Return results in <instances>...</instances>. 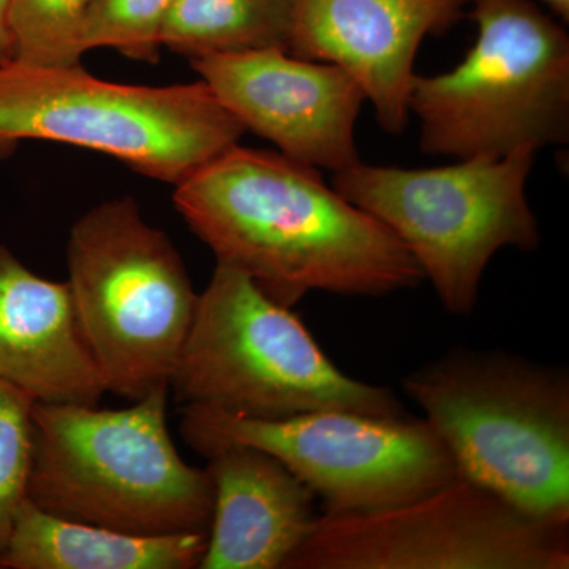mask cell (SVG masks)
Listing matches in <instances>:
<instances>
[{
  "mask_svg": "<svg viewBox=\"0 0 569 569\" xmlns=\"http://www.w3.org/2000/svg\"><path fill=\"white\" fill-rule=\"evenodd\" d=\"M190 230L277 305L312 291L381 298L425 282L413 254L317 168L234 144L176 186Z\"/></svg>",
  "mask_w": 569,
  "mask_h": 569,
  "instance_id": "1",
  "label": "cell"
},
{
  "mask_svg": "<svg viewBox=\"0 0 569 569\" xmlns=\"http://www.w3.org/2000/svg\"><path fill=\"white\" fill-rule=\"evenodd\" d=\"M403 391L460 478L523 515L569 527V376L507 351L455 350L403 378Z\"/></svg>",
  "mask_w": 569,
  "mask_h": 569,
  "instance_id": "2",
  "label": "cell"
},
{
  "mask_svg": "<svg viewBox=\"0 0 569 569\" xmlns=\"http://www.w3.org/2000/svg\"><path fill=\"white\" fill-rule=\"evenodd\" d=\"M168 389L122 410L33 403L28 500L56 518L160 537L208 533V470L179 456L167 422Z\"/></svg>",
  "mask_w": 569,
  "mask_h": 569,
  "instance_id": "3",
  "label": "cell"
},
{
  "mask_svg": "<svg viewBox=\"0 0 569 569\" xmlns=\"http://www.w3.org/2000/svg\"><path fill=\"white\" fill-rule=\"evenodd\" d=\"M170 388L183 407L266 421L320 410L407 415L391 389L347 376L293 309L223 263L198 295Z\"/></svg>",
  "mask_w": 569,
  "mask_h": 569,
  "instance_id": "4",
  "label": "cell"
},
{
  "mask_svg": "<svg viewBox=\"0 0 569 569\" xmlns=\"http://www.w3.org/2000/svg\"><path fill=\"white\" fill-rule=\"evenodd\" d=\"M244 133L201 80L153 88L100 80L80 63H0V159L22 141L63 142L178 186Z\"/></svg>",
  "mask_w": 569,
  "mask_h": 569,
  "instance_id": "5",
  "label": "cell"
},
{
  "mask_svg": "<svg viewBox=\"0 0 569 569\" xmlns=\"http://www.w3.org/2000/svg\"><path fill=\"white\" fill-rule=\"evenodd\" d=\"M478 37L445 73L417 74L410 114L429 156L466 160L569 141V36L531 0H471Z\"/></svg>",
  "mask_w": 569,
  "mask_h": 569,
  "instance_id": "6",
  "label": "cell"
},
{
  "mask_svg": "<svg viewBox=\"0 0 569 569\" xmlns=\"http://www.w3.org/2000/svg\"><path fill=\"white\" fill-rule=\"evenodd\" d=\"M67 268L108 391L137 402L170 388L198 306L171 239L132 197L116 198L71 227Z\"/></svg>",
  "mask_w": 569,
  "mask_h": 569,
  "instance_id": "7",
  "label": "cell"
},
{
  "mask_svg": "<svg viewBox=\"0 0 569 569\" xmlns=\"http://www.w3.org/2000/svg\"><path fill=\"white\" fill-rule=\"evenodd\" d=\"M537 152L475 157L436 168H397L359 160L331 186L376 217L413 254L425 280L452 316H470L498 250L531 252L541 242L527 198Z\"/></svg>",
  "mask_w": 569,
  "mask_h": 569,
  "instance_id": "8",
  "label": "cell"
},
{
  "mask_svg": "<svg viewBox=\"0 0 569 569\" xmlns=\"http://www.w3.org/2000/svg\"><path fill=\"white\" fill-rule=\"evenodd\" d=\"M181 433L204 458L227 445L269 452L323 501V515L397 507L459 478L432 426L408 413L320 410L266 421L186 406Z\"/></svg>",
  "mask_w": 569,
  "mask_h": 569,
  "instance_id": "9",
  "label": "cell"
},
{
  "mask_svg": "<svg viewBox=\"0 0 569 569\" xmlns=\"http://www.w3.org/2000/svg\"><path fill=\"white\" fill-rule=\"evenodd\" d=\"M567 527L458 478L376 511L320 515L283 569H568Z\"/></svg>",
  "mask_w": 569,
  "mask_h": 569,
  "instance_id": "10",
  "label": "cell"
},
{
  "mask_svg": "<svg viewBox=\"0 0 569 569\" xmlns=\"http://www.w3.org/2000/svg\"><path fill=\"white\" fill-rule=\"evenodd\" d=\"M192 67L246 132L283 156L332 173L361 160L355 127L366 96L335 63L266 48L204 56Z\"/></svg>",
  "mask_w": 569,
  "mask_h": 569,
  "instance_id": "11",
  "label": "cell"
},
{
  "mask_svg": "<svg viewBox=\"0 0 569 569\" xmlns=\"http://www.w3.org/2000/svg\"><path fill=\"white\" fill-rule=\"evenodd\" d=\"M471 0H293L288 52L335 63L365 92L387 133L410 119L415 61L427 36L447 31Z\"/></svg>",
  "mask_w": 569,
  "mask_h": 569,
  "instance_id": "12",
  "label": "cell"
},
{
  "mask_svg": "<svg viewBox=\"0 0 569 569\" xmlns=\"http://www.w3.org/2000/svg\"><path fill=\"white\" fill-rule=\"evenodd\" d=\"M0 380L51 406L97 407L108 392L69 282L33 274L6 246H0Z\"/></svg>",
  "mask_w": 569,
  "mask_h": 569,
  "instance_id": "13",
  "label": "cell"
},
{
  "mask_svg": "<svg viewBox=\"0 0 569 569\" xmlns=\"http://www.w3.org/2000/svg\"><path fill=\"white\" fill-rule=\"evenodd\" d=\"M208 459L213 509L200 569H283L320 516L316 493L258 448L227 445Z\"/></svg>",
  "mask_w": 569,
  "mask_h": 569,
  "instance_id": "14",
  "label": "cell"
},
{
  "mask_svg": "<svg viewBox=\"0 0 569 569\" xmlns=\"http://www.w3.org/2000/svg\"><path fill=\"white\" fill-rule=\"evenodd\" d=\"M206 548L208 533H123L56 518L26 498L0 569H193Z\"/></svg>",
  "mask_w": 569,
  "mask_h": 569,
  "instance_id": "15",
  "label": "cell"
},
{
  "mask_svg": "<svg viewBox=\"0 0 569 569\" xmlns=\"http://www.w3.org/2000/svg\"><path fill=\"white\" fill-rule=\"evenodd\" d=\"M293 0H174L162 47L192 59L280 48L288 51Z\"/></svg>",
  "mask_w": 569,
  "mask_h": 569,
  "instance_id": "16",
  "label": "cell"
},
{
  "mask_svg": "<svg viewBox=\"0 0 569 569\" xmlns=\"http://www.w3.org/2000/svg\"><path fill=\"white\" fill-rule=\"evenodd\" d=\"M92 0H9L13 59L33 66L80 63V32Z\"/></svg>",
  "mask_w": 569,
  "mask_h": 569,
  "instance_id": "17",
  "label": "cell"
},
{
  "mask_svg": "<svg viewBox=\"0 0 569 569\" xmlns=\"http://www.w3.org/2000/svg\"><path fill=\"white\" fill-rule=\"evenodd\" d=\"M174 0H92L80 32L81 56L112 48L137 61L157 62Z\"/></svg>",
  "mask_w": 569,
  "mask_h": 569,
  "instance_id": "18",
  "label": "cell"
},
{
  "mask_svg": "<svg viewBox=\"0 0 569 569\" xmlns=\"http://www.w3.org/2000/svg\"><path fill=\"white\" fill-rule=\"evenodd\" d=\"M33 403L31 396L0 380V556L28 498L36 445Z\"/></svg>",
  "mask_w": 569,
  "mask_h": 569,
  "instance_id": "19",
  "label": "cell"
},
{
  "mask_svg": "<svg viewBox=\"0 0 569 569\" xmlns=\"http://www.w3.org/2000/svg\"><path fill=\"white\" fill-rule=\"evenodd\" d=\"M9 0H0V63L13 59V41H11L9 21H7Z\"/></svg>",
  "mask_w": 569,
  "mask_h": 569,
  "instance_id": "20",
  "label": "cell"
},
{
  "mask_svg": "<svg viewBox=\"0 0 569 569\" xmlns=\"http://www.w3.org/2000/svg\"><path fill=\"white\" fill-rule=\"evenodd\" d=\"M548 3L550 10L560 18L561 21H569V0H542Z\"/></svg>",
  "mask_w": 569,
  "mask_h": 569,
  "instance_id": "21",
  "label": "cell"
}]
</instances>
